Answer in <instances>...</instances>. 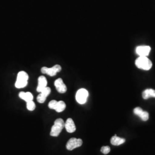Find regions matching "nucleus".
<instances>
[{
	"label": "nucleus",
	"instance_id": "1",
	"mask_svg": "<svg viewBox=\"0 0 155 155\" xmlns=\"http://www.w3.org/2000/svg\"><path fill=\"white\" fill-rule=\"evenodd\" d=\"M136 66L140 69L149 70L152 66V61L146 56H139L135 61Z\"/></svg>",
	"mask_w": 155,
	"mask_h": 155
},
{
	"label": "nucleus",
	"instance_id": "2",
	"mask_svg": "<svg viewBox=\"0 0 155 155\" xmlns=\"http://www.w3.org/2000/svg\"><path fill=\"white\" fill-rule=\"evenodd\" d=\"M28 78L29 76L27 72L23 71H20L17 74L15 87L18 89H21L27 86L28 84Z\"/></svg>",
	"mask_w": 155,
	"mask_h": 155
},
{
	"label": "nucleus",
	"instance_id": "3",
	"mask_svg": "<svg viewBox=\"0 0 155 155\" xmlns=\"http://www.w3.org/2000/svg\"><path fill=\"white\" fill-rule=\"evenodd\" d=\"M65 123L61 118H58L54 122V125L52 127L50 135L53 137H58L64 127Z\"/></svg>",
	"mask_w": 155,
	"mask_h": 155
},
{
	"label": "nucleus",
	"instance_id": "4",
	"mask_svg": "<svg viewBox=\"0 0 155 155\" xmlns=\"http://www.w3.org/2000/svg\"><path fill=\"white\" fill-rule=\"evenodd\" d=\"M89 96V93L85 89H81L78 90L75 95V98L79 104H84L86 102Z\"/></svg>",
	"mask_w": 155,
	"mask_h": 155
},
{
	"label": "nucleus",
	"instance_id": "5",
	"mask_svg": "<svg viewBox=\"0 0 155 155\" xmlns=\"http://www.w3.org/2000/svg\"><path fill=\"white\" fill-rule=\"evenodd\" d=\"M61 70V66L59 64H56L51 68L43 67L41 69V72L44 74H47L51 77H54L56 75L58 72H60Z\"/></svg>",
	"mask_w": 155,
	"mask_h": 155
},
{
	"label": "nucleus",
	"instance_id": "6",
	"mask_svg": "<svg viewBox=\"0 0 155 155\" xmlns=\"http://www.w3.org/2000/svg\"><path fill=\"white\" fill-rule=\"evenodd\" d=\"M82 144L83 141L82 139L71 138L68 141L66 144V148L68 150H72L75 148L80 147Z\"/></svg>",
	"mask_w": 155,
	"mask_h": 155
},
{
	"label": "nucleus",
	"instance_id": "7",
	"mask_svg": "<svg viewBox=\"0 0 155 155\" xmlns=\"http://www.w3.org/2000/svg\"><path fill=\"white\" fill-rule=\"evenodd\" d=\"M151 48L148 45H141L136 48V52L139 56H146L149 55Z\"/></svg>",
	"mask_w": 155,
	"mask_h": 155
},
{
	"label": "nucleus",
	"instance_id": "8",
	"mask_svg": "<svg viewBox=\"0 0 155 155\" xmlns=\"http://www.w3.org/2000/svg\"><path fill=\"white\" fill-rule=\"evenodd\" d=\"M55 86L56 90L61 94L65 93L67 91V86L63 82V79L61 78H58L55 81Z\"/></svg>",
	"mask_w": 155,
	"mask_h": 155
},
{
	"label": "nucleus",
	"instance_id": "9",
	"mask_svg": "<svg viewBox=\"0 0 155 155\" xmlns=\"http://www.w3.org/2000/svg\"><path fill=\"white\" fill-rule=\"evenodd\" d=\"M133 112L134 114L138 116L144 121H146L149 119V114L147 111L143 110L141 107H136L134 108Z\"/></svg>",
	"mask_w": 155,
	"mask_h": 155
},
{
	"label": "nucleus",
	"instance_id": "10",
	"mask_svg": "<svg viewBox=\"0 0 155 155\" xmlns=\"http://www.w3.org/2000/svg\"><path fill=\"white\" fill-rule=\"evenodd\" d=\"M64 127L68 133H73L76 130V127L72 118H68L64 124Z\"/></svg>",
	"mask_w": 155,
	"mask_h": 155
},
{
	"label": "nucleus",
	"instance_id": "11",
	"mask_svg": "<svg viewBox=\"0 0 155 155\" xmlns=\"http://www.w3.org/2000/svg\"><path fill=\"white\" fill-rule=\"evenodd\" d=\"M47 85V81L45 76H40L38 78V86L37 87V91L40 93Z\"/></svg>",
	"mask_w": 155,
	"mask_h": 155
},
{
	"label": "nucleus",
	"instance_id": "12",
	"mask_svg": "<svg viewBox=\"0 0 155 155\" xmlns=\"http://www.w3.org/2000/svg\"><path fill=\"white\" fill-rule=\"evenodd\" d=\"M19 97L21 99L25 101L26 102L31 101H33V95L30 92L25 93V92L21 91L19 93Z\"/></svg>",
	"mask_w": 155,
	"mask_h": 155
},
{
	"label": "nucleus",
	"instance_id": "13",
	"mask_svg": "<svg viewBox=\"0 0 155 155\" xmlns=\"http://www.w3.org/2000/svg\"><path fill=\"white\" fill-rule=\"evenodd\" d=\"M153 97L155 98V90L153 89H146L143 93V98L144 100H148V98Z\"/></svg>",
	"mask_w": 155,
	"mask_h": 155
},
{
	"label": "nucleus",
	"instance_id": "14",
	"mask_svg": "<svg viewBox=\"0 0 155 155\" xmlns=\"http://www.w3.org/2000/svg\"><path fill=\"white\" fill-rule=\"evenodd\" d=\"M111 144L113 145H116V146H118L124 143L125 142V139H122L120 138L119 137H117L116 134H115V136H113L111 139Z\"/></svg>",
	"mask_w": 155,
	"mask_h": 155
},
{
	"label": "nucleus",
	"instance_id": "15",
	"mask_svg": "<svg viewBox=\"0 0 155 155\" xmlns=\"http://www.w3.org/2000/svg\"><path fill=\"white\" fill-rule=\"evenodd\" d=\"M66 107V105L65 102L62 101H60L58 102L57 105L56 106L55 110L57 111L58 113H61L64 110Z\"/></svg>",
	"mask_w": 155,
	"mask_h": 155
},
{
	"label": "nucleus",
	"instance_id": "16",
	"mask_svg": "<svg viewBox=\"0 0 155 155\" xmlns=\"http://www.w3.org/2000/svg\"><path fill=\"white\" fill-rule=\"evenodd\" d=\"M27 107L28 110L33 111L35 109L36 105L33 101H31L27 102Z\"/></svg>",
	"mask_w": 155,
	"mask_h": 155
},
{
	"label": "nucleus",
	"instance_id": "17",
	"mask_svg": "<svg viewBox=\"0 0 155 155\" xmlns=\"http://www.w3.org/2000/svg\"><path fill=\"white\" fill-rule=\"evenodd\" d=\"M47 97L46 95H45V94L40 93V94H39V95L37 97V101L39 103L43 104L45 101Z\"/></svg>",
	"mask_w": 155,
	"mask_h": 155
},
{
	"label": "nucleus",
	"instance_id": "18",
	"mask_svg": "<svg viewBox=\"0 0 155 155\" xmlns=\"http://www.w3.org/2000/svg\"><path fill=\"white\" fill-rule=\"evenodd\" d=\"M101 151L102 153H103L105 155L108 154L110 151V148L109 146H104L102 147L101 149Z\"/></svg>",
	"mask_w": 155,
	"mask_h": 155
},
{
	"label": "nucleus",
	"instance_id": "19",
	"mask_svg": "<svg viewBox=\"0 0 155 155\" xmlns=\"http://www.w3.org/2000/svg\"><path fill=\"white\" fill-rule=\"evenodd\" d=\"M58 101H56V100H52L51 101H50V103L48 104V107L51 109H54L55 110V109L56 106L57 105Z\"/></svg>",
	"mask_w": 155,
	"mask_h": 155
},
{
	"label": "nucleus",
	"instance_id": "20",
	"mask_svg": "<svg viewBox=\"0 0 155 155\" xmlns=\"http://www.w3.org/2000/svg\"><path fill=\"white\" fill-rule=\"evenodd\" d=\"M40 93H43V94H45V95H46L47 97H48L49 95V94L51 93V89H50L49 87H45V89H43Z\"/></svg>",
	"mask_w": 155,
	"mask_h": 155
}]
</instances>
